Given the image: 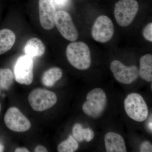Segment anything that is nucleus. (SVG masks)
Instances as JSON below:
<instances>
[{
  "label": "nucleus",
  "instance_id": "obj_1",
  "mask_svg": "<svg viewBox=\"0 0 152 152\" xmlns=\"http://www.w3.org/2000/svg\"><path fill=\"white\" fill-rule=\"evenodd\" d=\"M66 54L69 62L76 69L85 70L91 66V52L89 47L84 42H74L69 44Z\"/></svg>",
  "mask_w": 152,
  "mask_h": 152
},
{
  "label": "nucleus",
  "instance_id": "obj_2",
  "mask_svg": "<svg viewBox=\"0 0 152 152\" xmlns=\"http://www.w3.org/2000/svg\"><path fill=\"white\" fill-rule=\"evenodd\" d=\"M107 105V96L103 90L94 89L88 93L86 101L82 109L86 115L93 118H97L102 115Z\"/></svg>",
  "mask_w": 152,
  "mask_h": 152
},
{
  "label": "nucleus",
  "instance_id": "obj_3",
  "mask_svg": "<svg viewBox=\"0 0 152 152\" xmlns=\"http://www.w3.org/2000/svg\"><path fill=\"white\" fill-rule=\"evenodd\" d=\"M124 108L127 115L131 119L139 122L145 121L148 115L146 103L137 93L128 95L124 101Z\"/></svg>",
  "mask_w": 152,
  "mask_h": 152
},
{
  "label": "nucleus",
  "instance_id": "obj_4",
  "mask_svg": "<svg viewBox=\"0 0 152 152\" xmlns=\"http://www.w3.org/2000/svg\"><path fill=\"white\" fill-rule=\"evenodd\" d=\"M139 10L136 0H119L115 5L114 15L118 24L126 27L132 23Z\"/></svg>",
  "mask_w": 152,
  "mask_h": 152
},
{
  "label": "nucleus",
  "instance_id": "obj_5",
  "mask_svg": "<svg viewBox=\"0 0 152 152\" xmlns=\"http://www.w3.org/2000/svg\"><path fill=\"white\" fill-rule=\"evenodd\" d=\"M29 102L35 111L42 112L52 107L56 103L55 93L44 89L33 90L28 96Z\"/></svg>",
  "mask_w": 152,
  "mask_h": 152
},
{
  "label": "nucleus",
  "instance_id": "obj_6",
  "mask_svg": "<svg viewBox=\"0 0 152 152\" xmlns=\"http://www.w3.org/2000/svg\"><path fill=\"white\" fill-rule=\"evenodd\" d=\"M33 68L32 58L26 55L19 57L14 67V75L16 81L21 84H31L34 80Z\"/></svg>",
  "mask_w": 152,
  "mask_h": 152
},
{
  "label": "nucleus",
  "instance_id": "obj_7",
  "mask_svg": "<svg viewBox=\"0 0 152 152\" xmlns=\"http://www.w3.org/2000/svg\"><path fill=\"white\" fill-rule=\"evenodd\" d=\"M55 25L65 39L72 42L76 41L77 39V30L74 25L72 17L67 12L61 10L56 12Z\"/></svg>",
  "mask_w": 152,
  "mask_h": 152
},
{
  "label": "nucleus",
  "instance_id": "obj_8",
  "mask_svg": "<svg viewBox=\"0 0 152 152\" xmlns=\"http://www.w3.org/2000/svg\"><path fill=\"white\" fill-rule=\"evenodd\" d=\"M114 25L110 19L105 15H101L96 20L92 29L94 39L99 42H107L113 37Z\"/></svg>",
  "mask_w": 152,
  "mask_h": 152
},
{
  "label": "nucleus",
  "instance_id": "obj_9",
  "mask_svg": "<svg viewBox=\"0 0 152 152\" xmlns=\"http://www.w3.org/2000/svg\"><path fill=\"white\" fill-rule=\"evenodd\" d=\"M4 119L7 126L14 132H23L28 130L31 128L29 121L18 109L15 107L7 110Z\"/></svg>",
  "mask_w": 152,
  "mask_h": 152
},
{
  "label": "nucleus",
  "instance_id": "obj_10",
  "mask_svg": "<svg viewBox=\"0 0 152 152\" xmlns=\"http://www.w3.org/2000/svg\"><path fill=\"white\" fill-rule=\"evenodd\" d=\"M110 69L116 80L124 84L132 83L138 77L139 70L136 66H126L118 60L111 63Z\"/></svg>",
  "mask_w": 152,
  "mask_h": 152
},
{
  "label": "nucleus",
  "instance_id": "obj_11",
  "mask_svg": "<svg viewBox=\"0 0 152 152\" xmlns=\"http://www.w3.org/2000/svg\"><path fill=\"white\" fill-rule=\"evenodd\" d=\"M40 23L43 28L47 30L55 26L56 8L53 0H39Z\"/></svg>",
  "mask_w": 152,
  "mask_h": 152
},
{
  "label": "nucleus",
  "instance_id": "obj_12",
  "mask_svg": "<svg viewBox=\"0 0 152 152\" xmlns=\"http://www.w3.org/2000/svg\"><path fill=\"white\" fill-rule=\"evenodd\" d=\"M105 145L107 152H126V144L121 136L117 133L108 132L104 137Z\"/></svg>",
  "mask_w": 152,
  "mask_h": 152
},
{
  "label": "nucleus",
  "instance_id": "obj_13",
  "mask_svg": "<svg viewBox=\"0 0 152 152\" xmlns=\"http://www.w3.org/2000/svg\"><path fill=\"white\" fill-rule=\"evenodd\" d=\"M24 52L26 55L31 58L40 57L45 54V47L40 39L31 38L25 45Z\"/></svg>",
  "mask_w": 152,
  "mask_h": 152
},
{
  "label": "nucleus",
  "instance_id": "obj_14",
  "mask_svg": "<svg viewBox=\"0 0 152 152\" xmlns=\"http://www.w3.org/2000/svg\"><path fill=\"white\" fill-rule=\"evenodd\" d=\"M15 41V34L12 31L8 29L0 30V55L10 50Z\"/></svg>",
  "mask_w": 152,
  "mask_h": 152
},
{
  "label": "nucleus",
  "instance_id": "obj_15",
  "mask_svg": "<svg viewBox=\"0 0 152 152\" xmlns=\"http://www.w3.org/2000/svg\"><path fill=\"white\" fill-rule=\"evenodd\" d=\"M139 74L142 79L147 82L152 81V56L146 54L142 56L140 60Z\"/></svg>",
  "mask_w": 152,
  "mask_h": 152
},
{
  "label": "nucleus",
  "instance_id": "obj_16",
  "mask_svg": "<svg viewBox=\"0 0 152 152\" xmlns=\"http://www.w3.org/2000/svg\"><path fill=\"white\" fill-rule=\"evenodd\" d=\"M63 72L59 68H51L45 72L42 77L43 84L47 87H52L61 78Z\"/></svg>",
  "mask_w": 152,
  "mask_h": 152
},
{
  "label": "nucleus",
  "instance_id": "obj_17",
  "mask_svg": "<svg viewBox=\"0 0 152 152\" xmlns=\"http://www.w3.org/2000/svg\"><path fill=\"white\" fill-rule=\"evenodd\" d=\"M14 76L10 69H0V86L3 89L8 90L13 83Z\"/></svg>",
  "mask_w": 152,
  "mask_h": 152
},
{
  "label": "nucleus",
  "instance_id": "obj_18",
  "mask_svg": "<svg viewBox=\"0 0 152 152\" xmlns=\"http://www.w3.org/2000/svg\"><path fill=\"white\" fill-rule=\"evenodd\" d=\"M77 141L72 136L70 135L64 141L62 142L58 147L59 152H74L78 148Z\"/></svg>",
  "mask_w": 152,
  "mask_h": 152
},
{
  "label": "nucleus",
  "instance_id": "obj_19",
  "mask_svg": "<svg viewBox=\"0 0 152 152\" xmlns=\"http://www.w3.org/2000/svg\"><path fill=\"white\" fill-rule=\"evenodd\" d=\"M83 129L82 125L80 124H76L73 128V137L77 141L82 142L84 141L82 136Z\"/></svg>",
  "mask_w": 152,
  "mask_h": 152
},
{
  "label": "nucleus",
  "instance_id": "obj_20",
  "mask_svg": "<svg viewBox=\"0 0 152 152\" xmlns=\"http://www.w3.org/2000/svg\"><path fill=\"white\" fill-rule=\"evenodd\" d=\"M82 136L84 140L89 142L92 140L94 137V133L91 128L83 129Z\"/></svg>",
  "mask_w": 152,
  "mask_h": 152
},
{
  "label": "nucleus",
  "instance_id": "obj_21",
  "mask_svg": "<svg viewBox=\"0 0 152 152\" xmlns=\"http://www.w3.org/2000/svg\"><path fill=\"white\" fill-rule=\"evenodd\" d=\"M143 35L147 40L152 42V23H150L144 28Z\"/></svg>",
  "mask_w": 152,
  "mask_h": 152
},
{
  "label": "nucleus",
  "instance_id": "obj_22",
  "mask_svg": "<svg viewBox=\"0 0 152 152\" xmlns=\"http://www.w3.org/2000/svg\"><path fill=\"white\" fill-rule=\"evenodd\" d=\"M140 151L141 152H152V144L148 141L142 143L140 147Z\"/></svg>",
  "mask_w": 152,
  "mask_h": 152
},
{
  "label": "nucleus",
  "instance_id": "obj_23",
  "mask_svg": "<svg viewBox=\"0 0 152 152\" xmlns=\"http://www.w3.org/2000/svg\"><path fill=\"white\" fill-rule=\"evenodd\" d=\"M54 4L58 7H64L67 5L69 0H53Z\"/></svg>",
  "mask_w": 152,
  "mask_h": 152
},
{
  "label": "nucleus",
  "instance_id": "obj_24",
  "mask_svg": "<svg viewBox=\"0 0 152 152\" xmlns=\"http://www.w3.org/2000/svg\"><path fill=\"white\" fill-rule=\"evenodd\" d=\"M35 152H48V150L43 146H38L36 148L35 150Z\"/></svg>",
  "mask_w": 152,
  "mask_h": 152
},
{
  "label": "nucleus",
  "instance_id": "obj_25",
  "mask_svg": "<svg viewBox=\"0 0 152 152\" xmlns=\"http://www.w3.org/2000/svg\"><path fill=\"white\" fill-rule=\"evenodd\" d=\"M15 152H29V151L26 148H18L17 149H16Z\"/></svg>",
  "mask_w": 152,
  "mask_h": 152
},
{
  "label": "nucleus",
  "instance_id": "obj_26",
  "mask_svg": "<svg viewBox=\"0 0 152 152\" xmlns=\"http://www.w3.org/2000/svg\"><path fill=\"white\" fill-rule=\"evenodd\" d=\"M4 147L0 143V152L4 151Z\"/></svg>",
  "mask_w": 152,
  "mask_h": 152
},
{
  "label": "nucleus",
  "instance_id": "obj_27",
  "mask_svg": "<svg viewBox=\"0 0 152 152\" xmlns=\"http://www.w3.org/2000/svg\"><path fill=\"white\" fill-rule=\"evenodd\" d=\"M148 127L149 128L150 130H151V131H152V122H150L148 124Z\"/></svg>",
  "mask_w": 152,
  "mask_h": 152
},
{
  "label": "nucleus",
  "instance_id": "obj_28",
  "mask_svg": "<svg viewBox=\"0 0 152 152\" xmlns=\"http://www.w3.org/2000/svg\"><path fill=\"white\" fill-rule=\"evenodd\" d=\"M1 104L0 103V113H1Z\"/></svg>",
  "mask_w": 152,
  "mask_h": 152
},
{
  "label": "nucleus",
  "instance_id": "obj_29",
  "mask_svg": "<svg viewBox=\"0 0 152 152\" xmlns=\"http://www.w3.org/2000/svg\"><path fill=\"white\" fill-rule=\"evenodd\" d=\"M0 94H1V91H0Z\"/></svg>",
  "mask_w": 152,
  "mask_h": 152
}]
</instances>
